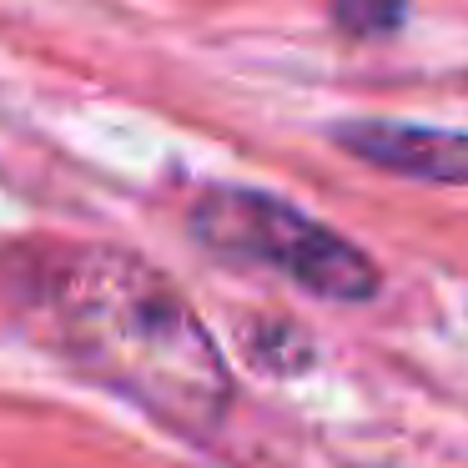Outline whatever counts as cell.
<instances>
[{"label":"cell","instance_id":"obj_1","mask_svg":"<svg viewBox=\"0 0 468 468\" xmlns=\"http://www.w3.org/2000/svg\"><path fill=\"white\" fill-rule=\"evenodd\" d=\"M56 347L162 423L202 433L232 403V373L207 323L152 262L116 247H66L31 277Z\"/></svg>","mask_w":468,"mask_h":468},{"label":"cell","instance_id":"obj_4","mask_svg":"<svg viewBox=\"0 0 468 468\" xmlns=\"http://www.w3.org/2000/svg\"><path fill=\"white\" fill-rule=\"evenodd\" d=\"M403 16H408V0H333V26L357 36V41L398 31Z\"/></svg>","mask_w":468,"mask_h":468},{"label":"cell","instance_id":"obj_3","mask_svg":"<svg viewBox=\"0 0 468 468\" xmlns=\"http://www.w3.org/2000/svg\"><path fill=\"white\" fill-rule=\"evenodd\" d=\"M333 142L343 152L363 156V162L383 166V172L418 176V182H443V186H468V132L357 116V122L333 126Z\"/></svg>","mask_w":468,"mask_h":468},{"label":"cell","instance_id":"obj_2","mask_svg":"<svg viewBox=\"0 0 468 468\" xmlns=\"http://www.w3.org/2000/svg\"><path fill=\"white\" fill-rule=\"evenodd\" d=\"M192 232L217 257L272 267L287 282L307 287L313 297L367 303L383 287V272L347 237H337L333 227L307 217L303 207L252 192V186H217V192H207L192 212Z\"/></svg>","mask_w":468,"mask_h":468}]
</instances>
